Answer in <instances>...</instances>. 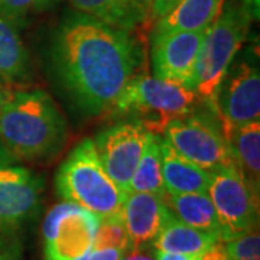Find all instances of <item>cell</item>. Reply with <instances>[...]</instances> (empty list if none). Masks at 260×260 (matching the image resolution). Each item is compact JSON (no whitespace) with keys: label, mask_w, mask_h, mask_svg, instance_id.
<instances>
[{"label":"cell","mask_w":260,"mask_h":260,"mask_svg":"<svg viewBox=\"0 0 260 260\" xmlns=\"http://www.w3.org/2000/svg\"><path fill=\"white\" fill-rule=\"evenodd\" d=\"M140 54L129 32L78 13L65 19L52 44L61 87L87 114L107 112L136 75Z\"/></svg>","instance_id":"1"},{"label":"cell","mask_w":260,"mask_h":260,"mask_svg":"<svg viewBox=\"0 0 260 260\" xmlns=\"http://www.w3.org/2000/svg\"><path fill=\"white\" fill-rule=\"evenodd\" d=\"M67 126L49 95L13 91L0 110V142L18 159L48 158L64 145Z\"/></svg>","instance_id":"2"},{"label":"cell","mask_w":260,"mask_h":260,"mask_svg":"<svg viewBox=\"0 0 260 260\" xmlns=\"http://www.w3.org/2000/svg\"><path fill=\"white\" fill-rule=\"evenodd\" d=\"M58 195L100 220L119 215L126 194L103 167L91 139L83 140L59 167L55 179Z\"/></svg>","instance_id":"3"},{"label":"cell","mask_w":260,"mask_h":260,"mask_svg":"<svg viewBox=\"0 0 260 260\" xmlns=\"http://www.w3.org/2000/svg\"><path fill=\"white\" fill-rule=\"evenodd\" d=\"M198 100V94L179 84L135 75L109 110L114 117L135 116L148 132L159 135L172 120L194 112Z\"/></svg>","instance_id":"4"},{"label":"cell","mask_w":260,"mask_h":260,"mask_svg":"<svg viewBox=\"0 0 260 260\" xmlns=\"http://www.w3.org/2000/svg\"><path fill=\"white\" fill-rule=\"evenodd\" d=\"M251 20L240 3H224L220 15L207 29L197 62L195 93L200 99L211 102L225 71L240 52Z\"/></svg>","instance_id":"5"},{"label":"cell","mask_w":260,"mask_h":260,"mask_svg":"<svg viewBox=\"0 0 260 260\" xmlns=\"http://www.w3.org/2000/svg\"><path fill=\"white\" fill-rule=\"evenodd\" d=\"M208 107L220 121L224 135L234 127L259 120L260 71L257 51L247 48L243 54L236 55L211 102L208 103Z\"/></svg>","instance_id":"6"},{"label":"cell","mask_w":260,"mask_h":260,"mask_svg":"<svg viewBox=\"0 0 260 260\" xmlns=\"http://www.w3.org/2000/svg\"><path fill=\"white\" fill-rule=\"evenodd\" d=\"M220 225L218 240L229 242L259 225V191L234 165L213 172L207 188Z\"/></svg>","instance_id":"7"},{"label":"cell","mask_w":260,"mask_h":260,"mask_svg":"<svg viewBox=\"0 0 260 260\" xmlns=\"http://www.w3.org/2000/svg\"><path fill=\"white\" fill-rule=\"evenodd\" d=\"M165 140L210 174L233 165L223 129L211 112H192L172 120L165 129Z\"/></svg>","instance_id":"8"},{"label":"cell","mask_w":260,"mask_h":260,"mask_svg":"<svg viewBox=\"0 0 260 260\" xmlns=\"http://www.w3.org/2000/svg\"><path fill=\"white\" fill-rule=\"evenodd\" d=\"M100 218L71 203L51 208L42 225L45 260H73L93 249Z\"/></svg>","instance_id":"9"},{"label":"cell","mask_w":260,"mask_h":260,"mask_svg":"<svg viewBox=\"0 0 260 260\" xmlns=\"http://www.w3.org/2000/svg\"><path fill=\"white\" fill-rule=\"evenodd\" d=\"M207 29L155 34L152 42L155 77L195 91L197 62Z\"/></svg>","instance_id":"10"},{"label":"cell","mask_w":260,"mask_h":260,"mask_svg":"<svg viewBox=\"0 0 260 260\" xmlns=\"http://www.w3.org/2000/svg\"><path fill=\"white\" fill-rule=\"evenodd\" d=\"M150 132L139 121H123L97 135L95 152L113 181L127 192V185L142 153L148 143Z\"/></svg>","instance_id":"11"},{"label":"cell","mask_w":260,"mask_h":260,"mask_svg":"<svg viewBox=\"0 0 260 260\" xmlns=\"http://www.w3.org/2000/svg\"><path fill=\"white\" fill-rule=\"evenodd\" d=\"M42 182L30 171L0 165V232L13 230L34 218L41 207Z\"/></svg>","instance_id":"12"},{"label":"cell","mask_w":260,"mask_h":260,"mask_svg":"<svg viewBox=\"0 0 260 260\" xmlns=\"http://www.w3.org/2000/svg\"><path fill=\"white\" fill-rule=\"evenodd\" d=\"M119 215L129 236L130 250H139L155 242L171 211L164 201V195L127 192Z\"/></svg>","instance_id":"13"},{"label":"cell","mask_w":260,"mask_h":260,"mask_svg":"<svg viewBox=\"0 0 260 260\" xmlns=\"http://www.w3.org/2000/svg\"><path fill=\"white\" fill-rule=\"evenodd\" d=\"M80 13L130 32L149 16V0H70Z\"/></svg>","instance_id":"14"},{"label":"cell","mask_w":260,"mask_h":260,"mask_svg":"<svg viewBox=\"0 0 260 260\" xmlns=\"http://www.w3.org/2000/svg\"><path fill=\"white\" fill-rule=\"evenodd\" d=\"M162 179L165 194L207 192L211 174L179 155L167 140L160 143Z\"/></svg>","instance_id":"15"},{"label":"cell","mask_w":260,"mask_h":260,"mask_svg":"<svg viewBox=\"0 0 260 260\" xmlns=\"http://www.w3.org/2000/svg\"><path fill=\"white\" fill-rule=\"evenodd\" d=\"M233 165L256 191L260 189V120L229 130L225 135Z\"/></svg>","instance_id":"16"},{"label":"cell","mask_w":260,"mask_h":260,"mask_svg":"<svg viewBox=\"0 0 260 260\" xmlns=\"http://www.w3.org/2000/svg\"><path fill=\"white\" fill-rule=\"evenodd\" d=\"M225 0H179L165 16L158 19L155 34L208 28L223 9Z\"/></svg>","instance_id":"17"},{"label":"cell","mask_w":260,"mask_h":260,"mask_svg":"<svg viewBox=\"0 0 260 260\" xmlns=\"http://www.w3.org/2000/svg\"><path fill=\"white\" fill-rule=\"evenodd\" d=\"M217 240H218L217 236L200 232L194 227L179 221L171 213L158 237L152 243V246L156 251L201 256Z\"/></svg>","instance_id":"18"},{"label":"cell","mask_w":260,"mask_h":260,"mask_svg":"<svg viewBox=\"0 0 260 260\" xmlns=\"http://www.w3.org/2000/svg\"><path fill=\"white\" fill-rule=\"evenodd\" d=\"M164 201L169 211L179 221L194 227L197 230L210 233L218 237L220 225L217 214L207 192H191V194L164 195Z\"/></svg>","instance_id":"19"},{"label":"cell","mask_w":260,"mask_h":260,"mask_svg":"<svg viewBox=\"0 0 260 260\" xmlns=\"http://www.w3.org/2000/svg\"><path fill=\"white\" fill-rule=\"evenodd\" d=\"M28 70V52L19 35L18 23L0 9V78L10 85L23 80Z\"/></svg>","instance_id":"20"},{"label":"cell","mask_w":260,"mask_h":260,"mask_svg":"<svg viewBox=\"0 0 260 260\" xmlns=\"http://www.w3.org/2000/svg\"><path fill=\"white\" fill-rule=\"evenodd\" d=\"M162 138L159 135L149 136L148 143L142 153L138 167L130 178L127 192H150L165 195L162 179V155H160Z\"/></svg>","instance_id":"21"},{"label":"cell","mask_w":260,"mask_h":260,"mask_svg":"<svg viewBox=\"0 0 260 260\" xmlns=\"http://www.w3.org/2000/svg\"><path fill=\"white\" fill-rule=\"evenodd\" d=\"M93 249H116L124 253L130 251V240L120 215L100 220L94 236Z\"/></svg>","instance_id":"22"},{"label":"cell","mask_w":260,"mask_h":260,"mask_svg":"<svg viewBox=\"0 0 260 260\" xmlns=\"http://www.w3.org/2000/svg\"><path fill=\"white\" fill-rule=\"evenodd\" d=\"M223 243L230 260H260V236L257 229Z\"/></svg>","instance_id":"23"},{"label":"cell","mask_w":260,"mask_h":260,"mask_svg":"<svg viewBox=\"0 0 260 260\" xmlns=\"http://www.w3.org/2000/svg\"><path fill=\"white\" fill-rule=\"evenodd\" d=\"M52 0H0V9L19 23L29 13L47 8Z\"/></svg>","instance_id":"24"},{"label":"cell","mask_w":260,"mask_h":260,"mask_svg":"<svg viewBox=\"0 0 260 260\" xmlns=\"http://www.w3.org/2000/svg\"><path fill=\"white\" fill-rule=\"evenodd\" d=\"M179 0H149V15L160 19L177 5Z\"/></svg>","instance_id":"25"},{"label":"cell","mask_w":260,"mask_h":260,"mask_svg":"<svg viewBox=\"0 0 260 260\" xmlns=\"http://www.w3.org/2000/svg\"><path fill=\"white\" fill-rule=\"evenodd\" d=\"M200 260H230L225 249H224V243L221 240H217L213 246L200 256Z\"/></svg>","instance_id":"26"},{"label":"cell","mask_w":260,"mask_h":260,"mask_svg":"<svg viewBox=\"0 0 260 260\" xmlns=\"http://www.w3.org/2000/svg\"><path fill=\"white\" fill-rule=\"evenodd\" d=\"M126 253L116 249H91L88 254V260H121Z\"/></svg>","instance_id":"27"},{"label":"cell","mask_w":260,"mask_h":260,"mask_svg":"<svg viewBox=\"0 0 260 260\" xmlns=\"http://www.w3.org/2000/svg\"><path fill=\"white\" fill-rule=\"evenodd\" d=\"M240 6L244 10V13L249 16L251 22L259 20V10H260V0H242Z\"/></svg>","instance_id":"28"},{"label":"cell","mask_w":260,"mask_h":260,"mask_svg":"<svg viewBox=\"0 0 260 260\" xmlns=\"http://www.w3.org/2000/svg\"><path fill=\"white\" fill-rule=\"evenodd\" d=\"M156 260H200V256L191 254H179V253H165V251H155Z\"/></svg>","instance_id":"29"},{"label":"cell","mask_w":260,"mask_h":260,"mask_svg":"<svg viewBox=\"0 0 260 260\" xmlns=\"http://www.w3.org/2000/svg\"><path fill=\"white\" fill-rule=\"evenodd\" d=\"M121 260H156L153 254H150L149 251H145V249L139 250H130L127 251V256L124 254Z\"/></svg>","instance_id":"30"},{"label":"cell","mask_w":260,"mask_h":260,"mask_svg":"<svg viewBox=\"0 0 260 260\" xmlns=\"http://www.w3.org/2000/svg\"><path fill=\"white\" fill-rule=\"evenodd\" d=\"M12 90L9 88V84H6L2 78H0V110L3 109V106L6 104V102L9 100V97L12 95Z\"/></svg>","instance_id":"31"},{"label":"cell","mask_w":260,"mask_h":260,"mask_svg":"<svg viewBox=\"0 0 260 260\" xmlns=\"http://www.w3.org/2000/svg\"><path fill=\"white\" fill-rule=\"evenodd\" d=\"M16 160V158L10 153L8 149L5 148L0 142V165H10Z\"/></svg>","instance_id":"32"},{"label":"cell","mask_w":260,"mask_h":260,"mask_svg":"<svg viewBox=\"0 0 260 260\" xmlns=\"http://www.w3.org/2000/svg\"><path fill=\"white\" fill-rule=\"evenodd\" d=\"M0 260H19V257L12 249L0 246Z\"/></svg>","instance_id":"33"},{"label":"cell","mask_w":260,"mask_h":260,"mask_svg":"<svg viewBox=\"0 0 260 260\" xmlns=\"http://www.w3.org/2000/svg\"><path fill=\"white\" fill-rule=\"evenodd\" d=\"M90 251H88V253H85V254H83V256H80V257H77V259H73V260H88V254H90Z\"/></svg>","instance_id":"34"}]
</instances>
